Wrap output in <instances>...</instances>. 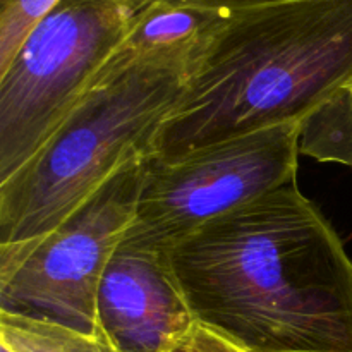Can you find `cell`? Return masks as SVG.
<instances>
[{
  "instance_id": "1",
  "label": "cell",
  "mask_w": 352,
  "mask_h": 352,
  "mask_svg": "<svg viewBox=\"0 0 352 352\" xmlns=\"http://www.w3.org/2000/svg\"><path fill=\"white\" fill-rule=\"evenodd\" d=\"M196 322L250 352H352V260L291 182L168 251Z\"/></svg>"
},
{
  "instance_id": "2",
  "label": "cell",
  "mask_w": 352,
  "mask_h": 352,
  "mask_svg": "<svg viewBox=\"0 0 352 352\" xmlns=\"http://www.w3.org/2000/svg\"><path fill=\"white\" fill-rule=\"evenodd\" d=\"M352 89V0H298L226 12L203 41L148 157L301 122Z\"/></svg>"
},
{
  "instance_id": "3",
  "label": "cell",
  "mask_w": 352,
  "mask_h": 352,
  "mask_svg": "<svg viewBox=\"0 0 352 352\" xmlns=\"http://www.w3.org/2000/svg\"><path fill=\"white\" fill-rule=\"evenodd\" d=\"M196 52L109 58L40 150L0 182V244L52 230L127 162L150 153Z\"/></svg>"
},
{
  "instance_id": "4",
  "label": "cell",
  "mask_w": 352,
  "mask_h": 352,
  "mask_svg": "<svg viewBox=\"0 0 352 352\" xmlns=\"http://www.w3.org/2000/svg\"><path fill=\"white\" fill-rule=\"evenodd\" d=\"M136 14L124 0H58L38 21L0 74V182L91 88Z\"/></svg>"
},
{
  "instance_id": "5",
  "label": "cell",
  "mask_w": 352,
  "mask_h": 352,
  "mask_svg": "<svg viewBox=\"0 0 352 352\" xmlns=\"http://www.w3.org/2000/svg\"><path fill=\"white\" fill-rule=\"evenodd\" d=\"M144 157L127 162L52 230L0 244V313L100 337L96 294L133 222Z\"/></svg>"
},
{
  "instance_id": "6",
  "label": "cell",
  "mask_w": 352,
  "mask_h": 352,
  "mask_svg": "<svg viewBox=\"0 0 352 352\" xmlns=\"http://www.w3.org/2000/svg\"><path fill=\"white\" fill-rule=\"evenodd\" d=\"M299 133L301 122L284 124L201 148L175 162L146 155L124 241L168 253L199 227L294 182Z\"/></svg>"
},
{
  "instance_id": "7",
  "label": "cell",
  "mask_w": 352,
  "mask_h": 352,
  "mask_svg": "<svg viewBox=\"0 0 352 352\" xmlns=\"http://www.w3.org/2000/svg\"><path fill=\"white\" fill-rule=\"evenodd\" d=\"M195 323L168 253L122 239L96 294L100 339L116 352H168Z\"/></svg>"
},
{
  "instance_id": "8",
  "label": "cell",
  "mask_w": 352,
  "mask_h": 352,
  "mask_svg": "<svg viewBox=\"0 0 352 352\" xmlns=\"http://www.w3.org/2000/svg\"><path fill=\"white\" fill-rule=\"evenodd\" d=\"M223 16V10L151 0L138 10L129 31L110 58L138 62L196 50L222 23Z\"/></svg>"
},
{
  "instance_id": "9",
  "label": "cell",
  "mask_w": 352,
  "mask_h": 352,
  "mask_svg": "<svg viewBox=\"0 0 352 352\" xmlns=\"http://www.w3.org/2000/svg\"><path fill=\"white\" fill-rule=\"evenodd\" d=\"M299 148L318 162L352 167V89L340 91L301 120Z\"/></svg>"
},
{
  "instance_id": "10",
  "label": "cell",
  "mask_w": 352,
  "mask_h": 352,
  "mask_svg": "<svg viewBox=\"0 0 352 352\" xmlns=\"http://www.w3.org/2000/svg\"><path fill=\"white\" fill-rule=\"evenodd\" d=\"M0 344L12 352H116L100 337L9 313H0Z\"/></svg>"
},
{
  "instance_id": "11",
  "label": "cell",
  "mask_w": 352,
  "mask_h": 352,
  "mask_svg": "<svg viewBox=\"0 0 352 352\" xmlns=\"http://www.w3.org/2000/svg\"><path fill=\"white\" fill-rule=\"evenodd\" d=\"M57 2L58 0H9L0 6V74L10 64L24 38ZM124 2L140 10L148 0Z\"/></svg>"
},
{
  "instance_id": "12",
  "label": "cell",
  "mask_w": 352,
  "mask_h": 352,
  "mask_svg": "<svg viewBox=\"0 0 352 352\" xmlns=\"http://www.w3.org/2000/svg\"><path fill=\"white\" fill-rule=\"evenodd\" d=\"M168 352H250L230 340L229 337L215 332L210 327L196 322L192 329Z\"/></svg>"
},
{
  "instance_id": "13",
  "label": "cell",
  "mask_w": 352,
  "mask_h": 352,
  "mask_svg": "<svg viewBox=\"0 0 352 352\" xmlns=\"http://www.w3.org/2000/svg\"><path fill=\"white\" fill-rule=\"evenodd\" d=\"M148 2H151V0H148ZM164 2L182 3V6H198V7H205V9H215V10H223V12H230V10L250 9V7H260V6H272V3L298 2V0H164Z\"/></svg>"
},
{
  "instance_id": "14",
  "label": "cell",
  "mask_w": 352,
  "mask_h": 352,
  "mask_svg": "<svg viewBox=\"0 0 352 352\" xmlns=\"http://www.w3.org/2000/svg\"><path fill=\"white\" fill-rule=\"evenodd\" d=\"M0 352H12V351H9L6 346H2V344H0Z\"/></svg>"
},
{
  "instance_id": "15",
  "label": "cell",
  "mask_w": 352,
  "mask_h": 352,
  "mask_svg": "<svg viewBox=\"0 0 352 352\" xmlns=\"http://www.w3.org/2000/svg\"><path fill=\"white\" fill-rule=\"evenodd\" d=\"M6 2H9V0H0V6H2V3H6Z\"/></svg>"
}]
</instances>
